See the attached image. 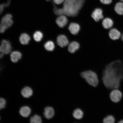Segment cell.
Returning a JSON list of instances; mask_svg holds the SVG:
<instances>
[{
    "instance_id": "6da1fadb",
    "label": "cell",
    "mask_w": 123,
    "mask_h": 123,
    "mask_svg": "<svg viewBox=\"0 0 123 123\" xmlns=\"http://www.w3.org/2000/svg\"><path fill=\"white\" fill-rule=\"evenodd\" d=\"M123 79V64L121 60L112 61L106 66L103 73L102 80L107 88H118Z\"/></svg>"
},
{
    "instance_id": "7a4b0ae2",
    "label": "cell",
    "mask_w": 123,
    "mask_h": 123,
    "mask_svg": "<svg viewBox=\"0 0 123 123\" xmlns=\"http://www.w3.org/2000/svg\"><path fill=\"white\" fill-rule=\"evenodd\" d=\"M85 1V0H65L63 7L65 15L70 17L76 16Z\"/></svg>"
},
{
    "instance_id": "3957f363",
    "label": "cell",
    "mask_w": 123,
    "mask_h": 123,
    "mask_svg": "<svg viewBox=\"0 0 123 123\" xmlns=\"http://www.w3.org/2000/svg\"><path fill=\"white\" fill-rule=\"evenodd\" d=\"M80 76L87 84L92 87H96L99 84L98 75L93 71H84L81 73Z\"/></svg>"
},
{
    "instance_id": "277c9868",
    "label": "cell",
    "mask_w": 123,
    "mask_h": 123,
    "mask_svg": "<svg viewBox=\"0 0 123 123\" xmlns=\"http://www.w3.org/2000/svg\"><path fill=\"white\" fill-rule=\"evenodd\" d=\"M12 50L11 44L10 41L5 40H3L0 45V52L6 55L10 53Z\"/></svg>"
},
{
    "instance_id": "5b68a950",
    "label": "cell",
    "mask_w": 123,
    "mask_h": 123,
    "mask_svg": "<svg viewBox=\"0 0 123 123\" xmlns=\"http://www.w3.org/2000/svg\"><path fill=\"white\" fill-rule=\"evenodd\" d=\"M91 15L92 18L96 22H99L104 18L103 11L99 8L95 9L92 12Z\"/></svg>"
},
{
    "instance_id": "8992f818",
    "label": "cell",
    "mask_w": 123,
    "mask_h": 123,
    "mask_svg": "<svg viewBox=\"0 0 123 123\" xmlns=\"http://www.w3.org/2000/svg\"><path fill=\"white\" fill-rule=\"evenodd\" d=\"M56 43L62 48L67 47L69 44V41L67 37L63 34L58 35L56 39Z\"/></svg>"
},
{
    "instance_id": "52a82bcc",
    "label": "cell",
    "mask_w": 123,
    "mask_h": 123,
    "mask_svg": "<svg viewBox=\"0 0 123 123\" xmlns=\"http://www.w3.org/2000/svg\"><path fill=\"white\" fill-rule=\"evenodd\" d=\"M0 24L7 29L11 27L13 24L12 15L8 14L5 15L1 19Z\"/></svg>"
},
{
    "instance_id": "ba28073f",
    "label": "cell",
    "mask_w": 123,
    "mask_h": 123,
    "mask_svg": "<svg viewBox=\"0 0 123 123\" xmlns=\"http://www.w3.org/2000/svg\"><path fill=\"white\" fill-rule=\"evenodd\" d=\"M122 96L121 92L116 89L112 91L110 94L111 99L113 102L115 103L119 102L121 100Z\"/></svg>"
},
{
    "instance_id": "9c48e42d",
    "label": "cell",
    "mask_w": 123,
    "mask_h": 123,
    "mask_svg": "<svg viewBox=\"0 0 123 123\" xmlns=\"http://www.w3.org/2000/svg\"><path fill=\"white\" fill-rule=\"evenodd\" d=\"M55 21L58 27L63 28L67 25L68 22V20L65 15H62L58 16L56 18Z\"/></svg>"
},
{
    "instance_id": "30bf717a",
    "label": "cell",
    "mask_w": 123,
    "mask_h": 123,
    "mask_svg": "<svg viewBox=\"0 0 123 123\" xmlns=\"http://www.w3.org/2000/svg\"><path fill=\"white\" fill-rule=\"evenodd\" d=\"M109 36L111 39L113 41L117 40L121 38V33L118 29L112 28L109 31Z\"/></svg>"
},
{
    "instance_id": "8fae6325",
    "label": "cell",
    "mask_w": 123,
    "mask_h": 123,
    "mask_svg": "<svg viewBox=\"0 0 123 123\" xmlns=\"http://www.w3.org/2000/svg\"><path fill=\"white\" fill-rule=\"evenodd\" d=\"M68 30L72 35H76L78 34L81 27L80 25L76 23L72 22L69 25Z\"/></svg>"
},
{
    "instance_id": "7c38bea8",
    "label": "cell",
    "mask_w": 123,
    "mask_h": 123,
    "mask_svg": "<svg viewBox=\"0 0 123 123\" xmlns=\"http://www.w3.org/2000/svg\"><path fill=\"white\" fill-rule=\"evenodd\" d=\"M55 114V110L53 107L47 106L44 109V116L47 119H52L54 116Z\"/></svg>"
},
{
    "instance_id": "4fadbf2b",
    "label": "cell",
    "mask_w": 123,
    "mask_h": 123,
    "mask_svg": "<svg viewBox=\"0 0 123 123\" xmlns=\"http://www.w3.org/2000/svg\"><path fill=\"white\" fill-rule=\"evenodd\" d=\"M80 45L77 41H74L69 44L68 50L70 53H74L79 50Z\"/></svg>"
},
{
    "instance_id": "5bb4252c",
    "label": "cell",
    "mask_w": 123,
    "mask_h": 123,
    "mask_svg": "<svg viewBox=\"0 0 123 123\" xmlns=\"http://www.w3.org/2000/svg\"><path fill=\"white\" fill-rule=\"evenodd\" d=\"M102 24L103 27L105 29L110 30L113 27L114 21L111 18L106 17L102 20Z\"/></svg>"
},
{
    "instance_id": "9a60e30c",
    "label": "cell",
    "mask_w": 123,
    "mask_h": 123,
    "mask_svg": "<svg viewBox=\"0 0 123 123\" xmlns=\"http://www.w3.org/2000/svg\"><path fill=\"white\" fill-rule=\"evenodd\" d=\"M31 113V109L28 106H23L19 109V114L23 117H28L30 116Z\"/></svg>"
},
{
    "instance_id": "2e32d148",
    "label": "cell",
    "mask_w": 123,
    "mask_h": 123,
    "mask_svg": "<svg viewBox=\"0 0 123 123\" xmlns=\"http://www.w3.org/2000/svg\"><path fill=\"white\" fill-rule=\"evenodd\" d=\"M21 94L25 98H28L32 96L33 94V91L31 88L29 86H25L21 90Z\"/></svg>"
},
{
    "instance_id": "e0dca14e",
    "label": "cell",
    "mask_w": 123,
    "mask_h": 123,
    "mask_svg": "<svg viewBox=\"0 0 123 123\" xmlns=\"http://www.w3.org/2000/svg\"><path fill=\"white\" fill-rule=\"evenodd\" d=\"M22 55L20 52L18 51L12 52L10 55V59L13 63H17L22 57Z\"/></svg>"
},
{
    "instance_id": "ac0fdd59",
    "label": "cell",
    "mask_w": 123,
    "mask_h": 123,
    "mask_svg": "<svg viewBox=\"0 0 123 123\" xmlns=\"http://www.w3.org/2000/svg\"><path fill=\"white\" fill-rule=\"evenodd\" d=\"M31 40L30 35L26 33L21 34L19 37V41L23 45H26L29 43Z\"/></svg>"
},
{
    "instance_id": "d6986e66",
    "label": "cell",
    "mask_w": 123,
    "mask_h": 123,
    "mask_svg": "<svg viewBox=\"0 0 123 123\" xmlns=\"http://www.w3.org/2000/svg\"><path fill=\"white\" fill-rule=\"evenodd\" d=\"M73 115L74 118L75 119L80 120L83 117L84 113L81 109L77 108L74 111Z\"/></svg>"
},
{
    "instance_id": "ffe728a7",
    "label": "cell",
    "mask_w": 123,
    "mask_h": 123,
    "mask_svg": "<svg viewBox=\"0 0 123 123\" xmlns=\"http://www.w3.org/2000/svg\"><path fill=\"white\" fill-rule=\"evenodd\" d=\"M114 10L117 14L120 15H123V3L118 2L115 4Z\"/></svg>"
},
{
    "instance_id": "44dd1931",
    "label": "cell",
    "mask_w": 123,
    "mask_h": 123,
    "mask_svg": "<svg viewBox=\"0 0 123 123\" xmlns=\"http://www.w3.org/2000/svg\"><path fill=\"white\" fill-rule=\"evenodd\" d=\"M44 47L46 50L49 52L53 51L55 48L54 43L51 41H49L46 42Z\"/></svg>"
},
{
    "instance_id": "7402d4cb",
    "label": "cell",
    "mask_w": 123,
    "mask_h": 123,
    "mask_svg": "<svg viewBox=\"0 0 123 123\" xmlns=\"http://www.w3.org/2000/svg\"><path fill=\"white\" fill-rule=\"evenodd\" d=\"M42 121L41 116L37 114L31 117L30 119L31 123H41L42 122Z\"/></svg>"
},
{
    "instance_id": "603a6c76",
    "label": "cell",
    "mask_w": 123,
    "mask_h": 123,
    "mask_svg": "<svg viewBox=\"0 0 123 123\" xmlns=\"http://www.w3.org/2000/svg\"><path fill=\"white\" fill-rule=\"evenodd\" d=\"M34 39L37 42H39L42 39L43 37V34L42 32L37 31L35 32L33 35Z\"/></svg>"
},
{
    "instance_id": "cb8c5ba5",
    "label": "cell",
    "mask_w": 123,
    "mask_h": 123,
    "mask_svg": "<svg viewBox=\"0 0 123 123\" xmlns=\"http://www.w3.org/2000/svg\"><path fill=\"white\" fill-rule=\"evenodd\" d=\"M53 11L55 14L58 16L62 15H65L64 11L63 8H59L57 7L56 6L54 5Z\"/></svg>"
},
{
    "instance_id": "d4e9b609",
    "label": "cell",
    "mask_w": 123,
    "mask_h": 123,
    "mask_svg": "<svg viewBox=\"0 0 123 123\" xmlns=\"http://www.w3.org/2000/svg\"><path fill=\"white\" fill-rule=\"evenodd\" d=\"M115 121L114 117L111 115H109L106 117L103 120L104 123H113Z\"/></svg>"
},
{
    "instance_id": "484cf974",
    "label": "cell",
    "mask_w": 123,
    "mask_h": 123,
    "mask_svg": "<svg viewBox=\"0 0 123 123\" xmlns=\"http://www.w3.org/2000/svg\"><path fill=\"white\" fill-rule=\"evenodd\" d=\"M6 101L4 98H0V110L5 108L6 106Z\"/></svg>"
},
{
    "instance_id": "4316f807",
    "label": "cell",
    "mask_w": 123,
    "mask_h": 123,
    "mask_svg": "<svg viewBox=\"0 0 123 123\" xmlns=\"http://www.w3.org/2000/svg\"><path fill=\"white\" fill-rule=\"evenodd\" d=\"M9 6H10V5L7 2L5 3L0 4V15L3 11L5 8L8 7Z\"/></svg>"
},
{
    "instance_id": "83f0119b",
    "label": "cell",
    "mask_w": 123,
    "mask_h": 123,
    "mask_svg": "<svg viewBox=\"0 0 123 123\" xmlns=\"http://www.w3.org/2000/svg\"><path fill=\"white\" fill-rule=\"evenodd\" d=\"M101 3L104 5H110L111 3L112 0H100Z\"/></svg>"
},
{
    "instance_id": "f1b7e54d",
    "label": "cell",
    "mask_w": 123,
    "mask_h": 123,
    "mask_svg": "<svg viewBox=\"0 0 123 123\" xmlns=\"http://www.w3.org/2000/svg\"><path fill=\"white\" fill-rule=\"evenodd\" d=\"M7 29L5 27L0 23V33H4Z\"/></svg>"
},
{
    "instance_id": "f546056e",
    "label": "cell",
    "mask_w": 123,
    "mask_h": 123,
    "mask_svg": "<svg viewBox=\"0 0 123 123\" xmlns=\"http://www.w3.org/2000/svg\"><path fill=\"white\" fill-rule=\"evenodd\" d=\"M64 0H53L54 3L58 5H60L64 3Z\"/></svg>"
},
{
    "instance_id": "4dcf8cb0",
    "label": "cell",
    "mask_w": 123,
    "mask_h": 123,
    "mask_svg": "<svg viewBox=\"0 0 123 123\" xmlns=\"http://www.w3.org/2000/svg\"><path fill=\"white\" fill-rule=\"evenodd\" d=\"M4 54L3 53L0 52V59H1L3 57Z\"/></svg>"
},
{
    "instance_id": "1f68e13d",
    "label": "cell",
    "mask_w": 123,
    "mask_h": 123,
    "mask_svg": "<svg viewBox=\"0 0 123 123\" xmlns=\"http://www.w3.org/2000/svg\"><path fill=\"white\" fill-rule=\"evenodd\" d=\"M121 39L123 42V33H121Z\"/></svg>"
},
{
    "instance_id": "d6a6232c",
    "label": "cell",
    "mask_w": 123,
    "mask_h": 123,
    "mask_svg": "<svg viewBox=\"0 0 123 123\" xmlns=\"http://www.w3.org/2000/svg\"><path fill=\"white\" fill-rule=\"evenodd\" d=\"M118 123H123V120H121Z\"/></svg>"
},
{
    "instance_id": "836d02e7",
    "label": "cell",
    "mask_w": 123,
    "mask_h": 123,
    "mask_svg": "<svg viewBox=\"0 0 123 123\" xmlns=\"http://www.w3.org/2000/svg\"><path fill=\"white\" fill-rule=\"evenodd\" d=\"M1 69V66L0 65V71Z\"/></svg>"
},
{
    "instance_id": "e575fe53",
    "label": "cell",
    "mask_w": 123,
    "mask_h": 123,
    "mask_svg": "<svg viewBox=\"0 0 123 123\" xmlns=\"http://www.w3.org/2000/svg\"><path fill=\"white\" fill-rule=\"evenodd\" d=\"M47 1H49L51 0H46Z\"/></svg>"
},
{
    "instance_id": "d590c367",
    "label": "cell",
    "mask_w": 123,
    "mask_h": 123,
    "mask_svg": "<svg viewBox=\"0 0 123 123\" xmlns=\"http://www.w3.org/2000/svg\"><path fill=\"white\" fill-rule=\"evenodd\" d=\"M120 0L122 1H123V0Z\"/></svg>"
},
{
    "instance_id": "8d00e7d4",
    "label": "cell",
    "mask_w": 123,
    "mask_h": 123,
    "mask_svg": "<svg viewBox=\"0 0 123 123\" xmlns=\"http://www.w3.org/2000/svg\"><path fill=\"white\" fill-rule=\"evenodd\" d=\"M0 119H1V117H0Z\"/></svg>"
}]
</instances>
